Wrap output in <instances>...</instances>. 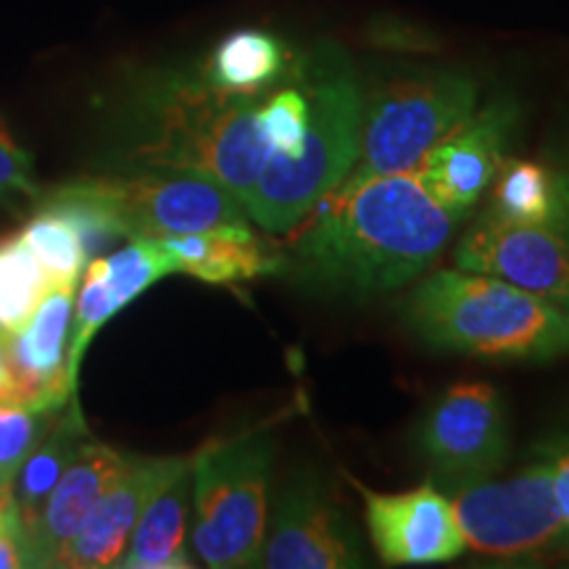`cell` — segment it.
Masks as SVG:
<instances>
[{"mask_svg": "<svg viewBox=\"0 0 569 569\" xmlns=\"http://www.w3.org/2000/svg\"><path fill=\"white\" fill-rule=\"evenodd\" d=\"M311 213L282 253V269L306 288L348 296H380L419 280L459 222L415 172L375 177L332 193Z\"/></svg>", "mask_w": 569, "mask_h": 569, "instance_id": "6da1fadb", "label": "cell"}, {"mask_svg": "<svg viewBox=\"0 0 569 569\" xmlns=\"http://www.w3.org/2000/svg\"><path fill=\"white\" fill-rule=\"evenodd\" d=\"M407 322L425 343L490 361L569 356V311L501 277L436 269L407 301Z\"/></svg>", "mask_w": 569, "mask_h": 569, "instance_id": "7a4b0ae2", "label": "cell"}, {"mask_svg": "<svg viewBox=\"0 0 569 569\" xmlns=\"http://www.w3.org/2000/svg\"><path fill=\"white\" fill-rule=\"evenodd\" d=\"M309 127L293 156L269 153L246 201L248 219L267 232H288L311 217L353 169L361 140V101L353 77L319 67L306 84Z\"/></svg>", "mask_w": 569, "mask_h": 569, "instance_id": "3957f363", "label": "cell"}, {"mask_svg": "<svg viewBox=\"0 0 569 569\" xmlns=\"http://www.w3.org/2000/svg\"><path fill=\"white\" fill-rule=\"evenodd\" d=\"M253 96L198 84L174 92L134 161L219 182L246 206L269 159Z\"/></svg>", "mask_w": 569, "mask_h": 569, "instance_id": "277c9868", "label": "cell"}, {"mask_svg": "<svg viewBox=\"0 0 569 569\" xmlns=\"http://www.w3.org/2000/svg\"><path fill=\"white\" fill-rule=\"evenodd\" d=\"M274 440L267 432L211 440L193 453V551L206 567H259L269 519Z\"/></svg>", "mask_w": 569, "mask_h": 569, "instance_id": "5b68a950", "label": "cell"}, {"mask_svg": "<svg viewBox=\"0 0 569 569\" xmlns=\"http://www.w3.org/2000/svg\"><path fill=\"white\" fill-rule=\"evenodd\" d=\"M475 101L478 88L461 71H419L388 82L361 111L359 156L332 193L359 188L375 177L411 172L472 117Z\"/></svg>", "mask_w": 569, "mask_h": 569, "instance_id": "8992f818", "label": "cell"}, {"mask_svg": "<svg viewBox=\"0 0 569 569\" xmlns=\"http://www.w3.org/2000/svg\"><path fill=\"white\" fill-rule=\"evenodd\" d=\"M448 501L467 549L478 557L532 565L565 549L551 465L540 451L507 480L451 482Z\"/></svg>", "mask_w": 569, "mask_h": 569, "instance_id": "52a82bcc", "label": "cell"}, {"mask_svg": "<svg viewBox=\"0 0 569 569\" xmlns=\"http://www.w3.org/2000/svg\"><path fill=\"white\" fill-rule=\"evenodd\" d=\"M84 184L113 211L127 240L248 222L246 206L219 182L188 172L92 177Z\"/></svg>", "mask_w": 569, "mask_h": 569, "instance_id": "ba28073f", "label": "cell"}, {"mask_svg": "<svg viewBox=\"0 0 569 569\" xmlns=\"http://www.w3.org/2000/svg\"><path fill=\"white\" fill-rule=\"evenodd\" d=\"M417 443L446 482L498 472L509 459L507 407L498 388L467 380L443 390L425 411Z\"/></svg>", "mask_w": 569, "mask_h": 569, "instance_id": "9c48e42d", "label": "cell"}, {"mask_svg": "<svg viewBox=\"0 0 569 569\" xmlns=\"http://www.w3.org/2000/svg\"><path fill=\"white\" fill-rule=\"evenodd\" d=\"M453 261L569 311V222H515L488 206L459 240Z\"/></svg>", "mask_w": 569, "mask_h": 569, "instance_id": "30bf717a", "label": "cell"}, {"mask_svg": "<svg viewBox=\"0 0 569 569\" xmlns=\"http://www.w3.org/2000/svg\"><path fill=\"white\" fill-rule=\"evenodd\" d=\"M267 569H361L367 553L338 501L309 475L282 488L261 546Z\"/></svg>", "mask_w": 569, "mask_h": 569, "instance_id": "8fae6325", "label": "cell"}, {"mask_svg": "<svg viewBox=\"0 0 569 569\" xmlns=\"http://www.w3.org/2000/svg\"><path fill=\"white\" fill-rule=\"evenodd\" d=\"M353 486L365 498L369 540L382 565H443L467 551L451 501L432 482L403 493H377L356 480Z\"/></svg>", "mask_w": 569, "mask_h": 569, "instance_id": "7c38bea8", "label": "cell"}, {"mask_svg": "<svg viewBox=\"0 0 569 569\" xmlns=\"http://www.w3.org/2000/svg\"><path fill=\"white\" fill-rule=\"evenodd\" d=\"M515 122L509 103H493L472 113L457 132L432 148L411 172L425 190L453 219L467 217L469 209L486 196L498 169L507 161V142Z\"/></svg>", "mask_w": 569, "mask_h": 569, "instance_id": "4fadbf2b", "label": "cell"}, {"mask_svg": "<svg viewBox=\"0 0 569 569\" xmlns=\"http://www.w3.org/2000/svg\"><path fill=\"white\" fill-rule=\"evenodd\" d=\"M77 284H59L42 298L34 315L3 338L9 359L13 403L61 409L77 396L69 380V340Z\"/></svg>", "mask_w": 569, "mask_h": 569, "instance_id": "5bb4252c", "label": "cell"}, {"mask_svg": "<svg viewBox=\"0 0 569 569\" xmlns=\"http://www.w3.org/2000/svg\"><path fill=\"white\" fill-rule=\"evenodd\" d=\"M190 461L193 457H138V453H130L122 472L106 488L80 532L63 546L56 567L101 569L117 565V559L130 543L148 498Z\"/></svg>", "mask_w": 569, "mask_h": 569, "instance_id": "9a60e30c", "label": "cell"}, {"mask_svg": "<svg viewBox=\"0 0 569 569\" xmlns=\"http://www.w3.org/2000/svg\"><path fill=\"white\" fill-rule=\"evenodd\" d=\"M167 274H174V261L156 238H132L119 251L88 261L71 317L69 380L74 390L82 356L96 332Z\"/></svg>", "mask_w": 569, "mask_h": 569, "instance_id": "2e32d148", "label": "cell"}, {"mask_svg": "<svg viewBox=\"0 0 569 569\" xmlns=\"http://www.w3.org/2000/svg\"><path fill=\"white\" fill-rule=\"evenodd\" d=\"M130 453L88 438L77 448L74 459L63 469L38 517L24 530L30 567H56L63 546L80 532L84 519L101 501L106 488L122 472Z\"/></svg>", "mask_w": 569, "mask_h": 569, "instance_id": "e0dca14e", "label": "cell"}, {"mask_svg": "<svg viewBox=\"0 0 569 569\" xmlns=\"http://www.w3.org/2000/svg\"><path fill=\"white\" fill-rule=\"evenodd\" d=\"M172 256L174 272L206 284H238L282 272L284 256L269 248L251 224H222L201 232L156 238Z\"/></svg>", "mask_w": 569, "mask_h": 569, "instance_id": "ac0fdd59", "label": "cell"}, {"mask_svg": "<svg viewBox=\"0 0 569 569\" xmlns=\"http://www.w3.org/2000/svg\"><path fill=\"white\" fill-rule=\"evenodd\" d=\"M193 496V461L172 475L148 498L146 509L134 525L130 543L113 567L124 569H182L193 567L184 549L188 509Z\"/></svg>", "mask_w": 569, "mask_h": 569, "instance_id": "d6986e66", "label": "cell"}, {"mask_svg": "<svg viewBox=\"0 0 569 569\" xmlns=\"http://www.w3.org/2000/svg\"><path fill=\"white\" fill-rule=\"evenodd\" d=\"M88 438L90 432L88 425H84L80 403H77V396H71L61 415L56 417L51 430L32 448V453L24 459V465L19 467L17 478L11 482V501L19 511L21 528H30V522L38 517L56 482L61 480L63 469L74 459L77 448Z\"/></svg>", "mask_w": 569, "mask_h": 569, "instance_id": "ffe728a7", "label": "cell"}, {"mask_svg": "<svg viewBox=\"0 0 569 569\" xmlns=\"http://www.w3.org/2000/svg\"><path fill=\"white\" fill-rule=\"evenodd\" d=\"M490 209L515 222H569V180L536 161L507 159L493 180Z\"/></svg>", "mask_w": 569, "mask_h": 569, "instance_id": "44dd1931", "label": "cell"}, {"mask_svg": "<svg viewBox=\"0 0 569 569\" xmlns=\"http://www.w3.org/2000/svg\"><path fill=\"white\" fill-rule=\"evenodd\" d=\"M282 59V46L269 32L238 30L211 53L209 82L219 90L256 96L280 74Z\"/></svg>", "mask_w": 569, "mask_h": 569, "instance_id": "7402d4cb", "label": "cell"}, {"mask_svg": "<svg viewBox=\"0 0 569 569\" xmlns=\"http://www.w3.org/2000/svg\"><path fill=\"white\" fill-rule=\"evenodd\" d=\"M48 290L51 282L21 234H0V336L27 325Z\"/></svg>", "mask_w": 569, "mask_h": 569, "instance_id": "603a6c76", "label": "cell"}, {"mask_svg": "<svg viewBox=\"0 0 569 569\" xmlns=\"http://www.w3.org/2000/svg\"><path fill=\"white\" fill-rule=\"evenodd\" d=\"M19 234L38 259L51 288L80 282V274L90 259L84 253L80 232L63 213L51 206H40V211L21 227Z\"/></svg>", "mask_w": 569, "mask_h": 569, "instance_id": "cb8c5ba5", "label": "cell"}, {"mask_svg": "<svg viewBox=\"0 0 569 569\" xmlns=\"http://www.w3.org/2000/svg\"><path fill=\"white\" fill-rule=\"evenodd\" d=\"M63 409V407H61ZM61 409H34L0 403V488H9L32 448L46 438Z\"/></svg>", "mask_w": 569, "mask_h": 569, "instance_id": "d4e9b609", "label": "cell"}, {"mask_svg": "<svg viewBox=\"0 0 569 569\" xmlns=\"http://www.w3.org/2000/svg\"><path fill=\"white\" fill-rule=\"evenodd\" d=\"M309 127V96L301 88H284L259 103V130L269 151L293 156Z\"/></svg>", "mask_w": 569, "mask_h": 569, "instance_id": "484cf974", "label": "cell"}, {"mask_svg": "<svg viewBox=\"0 0 569 569\" xmlns=\"http://www.w3.org/2000/svg\"><path fill=\"white\" fill-rule=\"evenodd\" d=\"M21 193L38 198L40 190L32 177V156L17 146L3 119H0V196Z\"/></svg>", "mask_w": 569, "mask_h": 569, "instance_id": "4316f807", "label": "cell"}, {"mask_svg": "<svg viewBox=\"0 0 569 569\" xmlns=\"http://www.w3.org/2000/svg\"><path fill=\"white\" fill-rule=\"evenodd\" d=\"M538 451L543 453L551 465L553 496H557L561 530H565V549L569 551V430L546 440Z\"/></svg>", "mask_w": 569, "mask_h": 569, "instance_id": "83f0119b", "label": "cell"}, {"mask_svg": "<svg viewBox=\"0 0 569 569\" xmlns=\"http://www.w3.org/2000/svg\"><path fill=\"white\" fill-rule=\"evenodd\" d=\"M30 567V557H27V538L17 507L0 517V569H17Z\"/></svg>", "mask_w": 569, "mask_h": 569, "instance_id": "f1b7e54d", "label": "cell"}, {"mask_svg": "<svg viewBox=\"0 0 569 569\" xmlns=\"http://www.w3.org/2000/svg\"><path fill=\"white\" fill-rule=\"evenodd\" d=\"M0 403H13V386L9 372V359H6L3 338H0Z\"/></svg>", "mask_w": 569, "mask_h": 569, "instance_id": "f546056e", "label": "cell"}, {"mask_svg": "<svg viewBox=\"0 0 569 569\" xmlns=\"http://www.w3.org/2000/svg\"><path fill=\"white\" fill-rule=\"evenodd\" d=\"M11 490L9 488H0V517L11 509Z\"/></svg>", "mask_w": 569, "mask_h": 569, "instance_id": "4dcf8cb0", "label": "cell"}]
</instances>
